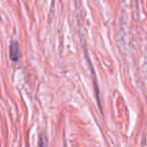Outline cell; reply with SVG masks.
Returning a JSON list of instances; mask_svg holds the SVG:
<instances>
[{
  "label": "cell",
  "instance_id": "1",
  "mask_svg": "<svg viewBox=\"0 0 147 147\" xmlns=\"http://www.w3.org/2000/svg\"><path fill=\"white\" fill-rule=\"evenodd\" d=\"M9 55L12 61H18L19 59V45L16 41H12L9 47Z\"/></svg>",
  "mask_w": 147,
  "mask_h": 147
},
{
  "label": "cell",
  "instance_id": "2",
  "mask_svg": "<svg viewBox=\"0 0 147 147\" xmlns=\"http://www.w3.org/2000/svg\"><path fill=\"white\" fill-rule=\"evenodd\" d=\"M38 147H45V139L43 138V136L39 137V145Z\"/></svg>",
  "mask_w": 147,
  "mask_h": 147
}]
</instances>
